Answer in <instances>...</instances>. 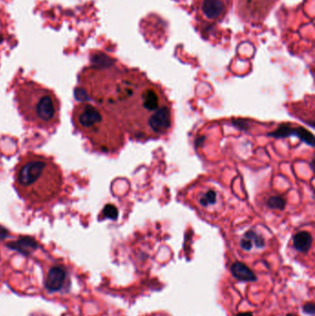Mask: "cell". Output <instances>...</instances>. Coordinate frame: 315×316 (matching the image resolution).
<instances>
[{
  "label": "cell",
  "instance_id": "cell-1",
  "mask_svg": "<svg viewBox=\"0 0 315 316\" xmlns=\"http://www.w3.org/2000/svg\"><path fill=\"white\" fill-rule=\"evenodd\" d=\"M116 79L110 92L98 95V101L118 113L137 138L166 135L172 127V109L158 86L138 72L125 71Z\"/></svg>",
  "mask_w": 315,
  "mask_h": 316
},
{
  "label": "cell",
  "instance_id": "cell-2",
  "mask_svg": "<svg viewBox=\"0 0 315 316\" xmlns=\"http://www.w3.org/2000/svg\"><path fill=\"white\" fill-rule=\"evenodd\" d=\"M62 180L60 168L43 155L27 154L16 167L15 185L18 192L32 205L48 203L58 196Z\"/></svg>",
  "mask_w": 315,
  "mask_h": 316
},
{
  "label": "cell",
  "instance_id": "cell-3",
  "mask_svg": "<svg viewBox=\"0 0 315 316\" xmlns=\"http://www.w3.org/2000/svg\"><path fill=\"white\" fill-rule=\"evenodd\" d=\"M74 122L82 133L103 152H113L122 145V134L110 116L100 107L83 103L74 109Z\"/></svg>",
  "mask_w": 315,
  "mask_h": 316
},
{
  "label": "cell",
  "instance_id": "cell-4",
  "mask_svg": "<svg viewBox=\"0 0 315 316\" xmlns=\"http://www.w3.org/2000/svg\"><path fill=\"white\" fill-rule=\"evenodd\" d=\"M18 105L26 120L42 128H52L60 120V101L55 94L33 83L19 88Z\"/></svg>",
  "mask_w": 315,
  "mask_h": 316
},
{
  "label": "cell",
  "instance_id": "cell-5",
  "mask_svg": "<svg viewBox=\"0 0 315 316\" xmlns=\"http://www.w3.org/2000/svg\"><path fill=\"white\" fill-rule=\"evenodd\" d=\"M192 3L197 21L208 29L224 21L231 9L233 0H192Z\"/></svg>",
  "mask_w": 315,
  "mask_h": 316
},
{
  "label": "cell",
  "instance_id": "cell-6",
  "mask_svg": "<svg viewBox=\"0 0 315 316\" xmlns=\"http://www.w3.org/2000/svg\"><path fill=\"white\" fill-rule=\"evenodd\" d=\"M277 0H238L239 18L249 23H260L267 17Z\"/></svg>",
  "mask_w": 315,
  "mask_h": 316
},
{
  "label": "cell",
  "instance_id": "cell-7",
  "mask_svg": "<svg viewBox=\"0 0 315 316\" xmlns=\"http://www.w3.org/2000/svg\"><path fill=\"white\" fill-rule=\"evenodd\" d=\"M197 208L207 215L219 214L224 208L225 200L221 191L213 186L205 185L198 187L193 195Z\"/></svg>",
  "mask_w": 315,
  "mask_h": 316
},
{
  "label": "cell",
  "instance_id": "cell-8",
  "mask_svg": "<svg viewBox=\"0 0 315 316\" xmlns=\"http://www.w3.org/2000/svg\"><path fill=\"white\" fill-rule=\"evenodd\" d=\"M314 237L311 232L300 231L295 233L292 238L293 250L301 255H306L313 248Z\"/></svg>",
  "mask_w": 315,
  "mask_h": 316
},
{
  "label": "cell",
  "instance_id": "cell-9",
  "mask_svg": "<svg viewBox=\"0 0 315 316\" xmlns=\"http://www.w3.org/2000/svg\"><path fill=\"white\" fill-rule=\"evenodd\" d=\"M240 247L244 251L250 252L252 249H263L265 246L264 235L255 230H249L244 232L239 240Z\"/></svg>",
  "mask_w": 315,
  "mask_h": 316
},
{
  "label": "cell",
  "instance_id": "cell-10",
  "mask_svg": "<svg viewBox=\"0 0 315 316\" xmlns=\"http://www.w3.org/2000/svg\"><path fill=\"white\" fill-rule=\"evenodd\" d=\"M66 271L61 266H54L49 270L46 280L44 282L45 289L50 292L60 291L66 279Z\"/></svg>",
  "mask_w": 315,
  "mask_h": 316
},
{
  "label": "cell",
  "instance_id": "cell-11",
  "mask_svg": "<svg viewBox=\"0 0 315 316\" xmlns=\"http://www.w3.org/2000/svg\"><path fill=\"white\" fill-rule=\"evenodd\" d=\"M231 273L235 278L241 281H255L256 275L253 272L242 263L236 262L230 267Z\"/></svg>",
  "mask_w": 315,
  "mask_h": 316
},
{
  "label": "cell",
  "instance_id": "cell-12",
  "mask_svg": "<svg viewBox=\"0 0 315 316\" xmlns=\"http://www.w3.org/2000/svg\"><path fill=\"white\" fill-rule=\"evenodd\" d=\"M13 250H16L24 255H29L34 250H36L38 245L34 239L31 238H22L19 239L16 242H12L9 245Z\"/></svg>",
  "mask_w": 315,
  "mask_h": 316
},
{
  "label": "cell",
  "instance_id": "cell-13",
  "mask_svg": "<svg viewBox=\"0 0 315 316\" xmlns=\"http://www.w3.org/2000/svg\"><path fill=\"white\" fill-rule=\"evenodd\" d=\"M265 204L270 209L284 210L286 206V201L280 195H270L267 198Z\"/></svg>",
  "mask_w": 315,
  "mask_h": 316
},
{
  "label": "cell",
  "instance_id": "cell-14",
  "mask_svg": "<svg viewBox=\"0 0 315 316\" xmlns=\"http://www.w3.org/2000/svg\"><path fill=\"white\" fill-rule=\"evenodd\" d=\"M105 214L106 216L108 217H115L117 216V211H116V208H114L112 205H107L105 208Z\"/></svg>",
  "mask_w": 315,
  "mask_h": 316
},
{
  "label": "cell",
  "instance_id": "cell-15",
  "mask_svg": "<svg viewBox=\"0 0 315 316\" xmlns=\"http://www.w3.org/2000/svg\"><path fill=\"white\" fill-rule=\"evenodd\" d=\"M304 311L308 314L313 315L315 312V305L313 303H307L306 305L304 306Z\"/></svg>",
  "mask_w": 315,
  "mask_h": 316
},
{
  "label": "cell",
  "instance_id": "cell-16",
  "mask_svg": "<svg viewBox=\"0 0 315 316\" xmlns=\"http://www.w3.org/2000/svg\"><path fill=\"white\" fill-rule=\"evenodd\" d=\"M8 235V232L5 230H3L2 228H0V239H5Z\"/></svg>",
  "mask_w": 315,
  "mask_h": 316
},
{
  "label": "cell",
  "instance_id": "cell-17",
  "mask_svg": "<svg viewBox=\"0 0 315 316\" xmlns=\"http://www.w3.org/2000/svg\"><path fill=\"white\" fill-rule=\"evenodd\" d=\"M170 316L169 315H168V314H166V313H164V312H157V313H153V314H151V315H149V316Z\"/></svg>",
  "mask_w": 315,
  "mask_h": 316
},
{
  "label": "cell",
  "instance_id": "cell-18",
  "mask_svg": "<svg viewBox=\"0 0 315 316\" xmlns=\"http://www.w3.org/2000/svg\"><path fill=\"white\" fill-rule=\"evenodd\" d=\"M239 316H252V315L251 313H245V314H241L239 315Z\"/></svg>",
  "mask_w": 315,
  "mask_h": 316
},
{
  "label": "cell",
  "instance_id": "cell-19",
  "mask_svg": "<svg viewBox=\"0 0 315 316\" xmlns=\"http://www.w3.org/2000/svg\"><path fill=\"white\" fill-rule=\"evenodd\" d=\"M287 316H295V315H292V314H290V315H288Z\"/></svg>",
  "mask_w": 315,
  "mask_h": 316
}]
</instances>
